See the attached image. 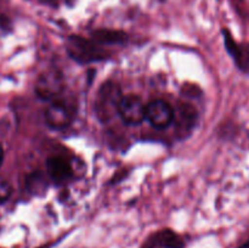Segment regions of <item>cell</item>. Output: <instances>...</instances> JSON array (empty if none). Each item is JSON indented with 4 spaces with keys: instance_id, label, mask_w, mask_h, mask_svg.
I'll use <instances>...</instances> for the list:
<instances>
[{
    "instance_id": "4",
    "label": "cell",
    "mask_w": 249,
    "mask_h": 248,
    "mask_svg": "<svg viewBox=\"0 0 249 248\" xmlns=\"http://www.w3.org/2000/svg\"><path fill=\"white\" fill-rule=\"evenodd\" d=\"M65 80L57 70H48L39 75L36 84V92L40 99L53 100L62 92Z\"/></svg>"
},
{
    "instance_id": "5",
    "label": "cell",
    "mask_w": 249,
    "mask_h": 248,
    "mask_svg": "<svg viewBox=\"0 0 249 248\" xmlns=\"http://www.w3.org/2000/svg\"><path fill=\"white\" fill-rule=\"evenodd\" d=\"M174 111L168 102L155 100L146 105L145 119L156 129H165L174 121Z\"/></svg>"
},
{
    "instance_id": "8",
    "label": "cell",
    "mask_w": 249,
    "mask_h": 248,
    "mask_svg": "<svg viewBox=\"0 0 249 248\" xmlns=\"http://www.w3.org/2000/svg\"><path fill=\"white\" fill-rule=\"evenodd\" d=\"M225 34V45L230 55L235 60L237 67L246 74H249V44H237L233 41L230 34L224 31Z\"/></svg>"
},
{
    "instance_id": "11",
    "label": "cell",
    "mask_w": 249,
    "mask_h": 248,
    "mask_svg": "<svg viewBox=\"0 0 249 248\" xmlns=\"http://www.w3.org/2000/svg\"><path fill=\"white\" fill-rule=\"evenodd\" d=\"M11 192L12 189L10 182L7 181L6 179L0 177V203L6 201V199L11 196Z\"/></svg>"
},
{
    "instance_id": "7",
    "label": "cell",
    "mask_w": 249,
    "mask_h": 248,
    "mask_svg": "<svg viewBox=\"0 0 249 248\" xmlns=\"http://www.w3.org/2000/svg\"><path fill=\"white\" fill-rule=\"evenodd\" d=\"M46 169L51 179L57 184L67 182L73 177V169L68 160L60 156H53L46 160Z\"/></svg>"
},
{
    "instance_id": "1",
    "label": "cell",
    "mask_w": 249,
    "mask_h": 248,
    "mask_svg": "<svg viewBox=\"0 0 249 248\" xmlns=\"http://www.w3.org/2000/svg\"><path fill=\"white\" fill-rule=\"evenodd\" d=\"M123 97L121 88L112 82L102 84L95 100V111L102 122L109 121L118 111V105Z\"/></svg>"
},
{
    "instance_id": "13",
    "label": "cell",
    "mask_w": 249,
    "mask_h": 248,
    "mask_svg": "<svg viewBox=\"0 0 249 248\" xmlns=\"http://www.w3.org/2000/svg\"><path fill=\"white\" fill-rule=\"evenodd\" d=\"M240 248H249V242H247V243H245V245H242L241 246Z\"/></svg>"
},
{
    "instance_id": "3",
    "label": "cell",
    "mask_w": 249,
    "mask_h": 248,
    "mask_svg": "<svg viewBox=\"0 0 249 248\" xmlns=\"http://www.w3.org/2000/svg\"><path fill=\"white\" fill-rule=\"evenodd\" d=\"M146 105L136 95H126L119 101L117 114L128 125H139L145 119Z\"/></svg>"
},
{
    "instance_id": "9",
    "label": "cell",
    "mask_w": 249,
    "mask_h": 248,
    "mask_svg": "<svg viewBox=\"0 0 249 248\" xmlns=\"http://www.w3.org/2000/svg\"><path fill=\"white\" fill-rule=\"evenodd\" d=\"M184 248V240L170 230H164L156 233L142 248Z\"/></svg>"
},
{
    "instance_id": "2",
    "label": "cell",
    "mask_w": 249,
    "mask_h": 248,
    "mask_svg": "<svg viewBox=\"0 0 249 248\" xmlns=\"http://www.w3.org/2000/svg\"><path fill=\"white\" fill-rule=\"evenodd\" d=\"M67 51L73 60L80 63L95 62V61L104 60L106 56L101 49L97 48L92 41L83 39L78 35H72L67 40Z\"/></svg>"
},
{
    "instance_id": "12",
    "label": "cell",
    "mask_w": 249,
    "mask_h": 248,
    "mask_svg": "<svg viewBox=\"0 0 249 248\" xmlns=\"http://www.w3.org/2000/svg\"><path fill=\"white\" fill-rule=\"evenodd\" d=\"M2 159H4V151H2V147L0 146V165H1Z\"/></svg>"
},
{
    "instance_id": "6",
    "label": "cell",
    "mask_w": 249,
    "mask_h": 248,
    "mask_svg": "<svg viewBox=\"0 0 249 248\" xmlns=\"http://www.w3.org/2000/svg\"><path fill=\"white\" fill-rule=\"evenodd\" d=\"M45 122L53 129H65L72 123L74 111L63 101H53L46 107Z\"/></svg>"
},
{
    "instance_id": "10",
    "label": "cell",
    "mask_w": 249,
    "mask_h": 248,
    "mask_svg": "<svg viewBox=\"0 0 249 248\" xmlns=\"http://www.w3.org/2000/svg\"><path fill=\"white\" fill-rule=\"evenodd\" d=\"M94 36L96 38V40L101 41V43H122L125 39V34L108 31L96 32Z\"/></svg>"
}]
</instances>
